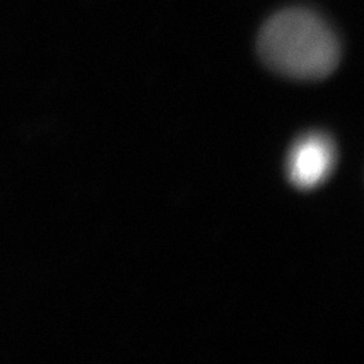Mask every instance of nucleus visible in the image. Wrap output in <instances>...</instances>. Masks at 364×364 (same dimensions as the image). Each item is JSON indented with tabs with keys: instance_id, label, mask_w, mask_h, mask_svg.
<instances>
[{
	"instance_id": "f03ea898",
	"label": "nucleus",
	"mask_w": 364,
	"mask_h": 364,
	"mask_svg": "<svg viewBox=\"0 0 364 364\" xmlns=\"http://www.w3.org/2000/svg\"><path fill=\"white\" fill-rule=\"evenodd\" d=\"M335 162L336 151L329 138L320 134L306 135L289 154V180L299 189H313L331 176Z\"/></svg>"
},
{
	"instance_id": "f257e3e1",
	"label": "nucleus",
	"mask_w": 364,
	"mask_h": 364,
	"mask_svg": "<svg viewBox=\"0 0 364 364\" xmlns=\"http://www.w3.org/2000/svg\"><path fill=\"white\" fill-rule=\"evenodd\" d=\"M258 50L264 64L296 80L329 76L340 61V43L324 19L305 9H287L260 30Z\"/></svg>"
}]
</instances>
